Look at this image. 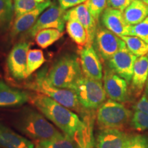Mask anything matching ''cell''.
<instances>
[{"instance_id":"cell-1","label":"cell","mask_w":148,"mask_h":148,"mask_svg":"<svg viewBox=\"0 0 148 148\" xmlns=\"http://www.w3.org/2000/svg\"><path fill=\"white\" fill-rule=\"evenodd\" d=\"M32 104L41 113L53 122L64 134L75 137L84 125L83 120L69 108L41 93L30 97Z\"/></svg>"},{"instance_id":"cell-2","label":"cell","mask_w":148,"mask_h":148,"mask_svg":"<svg viewBox=\"0 0 148 148\" xmlns=\"http://www.w3.org/2000/svg\"><path fill=\"white\" fill-rule=\"evenodd\" d=\"M83 75L79 58L75 55L66 54L52 64L46 74V78L56 87L73 90Z\"/></svg>"},{"instance_id":"cell-3","label":"cell","mask_w":148,"mask_h":148,"mask_svg":"<svg viewBox=\"0 0 148 148\" xmlns=\"http://www.w3.org/2000/svg\"><path fill=\"white\" fill-rule=\"evenodd\" d=\"M16 127L27 137L38 141L51 139L64 134L59 132L43 115L29 108L23 109L20 113Z\"/></svg>"},{"instance_id":"cell-4","label":"cell","mask_w":148,"mask_h":148,"mask_svg":"<svg viewBox=\"0 0 148 148\" xmlns=\"http://www.w3.org/2000/svg\"><path fill=\"white\" fill-rule=\"evenodd\" d=\"M27 86L38 93L48 96L66 108L77 112H81V109H83L79 104L75 90L52 86L48 82L46 78V73L44 71L37 74L34 82H30Z\"/></svg>"},{"instance_id":"cell-5","label":"cell","mask_w":148,"mask_h":148,"mask_svg":"<svg viewBox=\"0 0 148 148\" xmlns=\"http://www.w3.org/2000/svg\"><path fill=\"white\" fill-rule=\"evenodd\" d=\"M132 111L122 103L111 99L104 101L98 108L97 123L101 129H120L131 121Z\"/></svg>"},{"instance_id":"cell-6","label":"cell","mask_w":148,"mask_h":148,"mask_svg":"<svg viewBox=\"0 0 148 148\" xmlns=\"http://www.w3.org/2000/svg\"><path fill=\"white\" fill-rule=\"evenodd\" d=\"M74 90L79 104L83 109L93 110L104 102L106 94L101 80H96L83 76L79 79Z\"/></svg>"},{"instance_id":"cell-7","label":"cell","mask_w":148,"mask_h":148,"mask_svg":"<svg viewBox=\"0 0 148 148\" xmlns=\"http://www.w3.org/2000/svg\"><path fill=\"white\" fill-rule=\"evenodd\" d=\"M93 44L97 54L105 60H108L126 46L125 42L119 36L106 27H99L97 29Z\"/></svg>"},{"instance_id":"cell-8","label":"cell","mask_w":148,"mask_h":148,"mask_svg":"<svg viewBox=\"0 0 148 148\" xmlns=\"http://www.w3.org/2000/svg\"><path fill=\"white\" fill-rule=\"evenodd\" d=\"M65 11L60 8V5L56 2H52L47 9H45L34 24L29 34L32 37H35L39 31L43 29L54 28L63 32L65 19H64Z\"/></svg>"},{"instance_id":"cell-9","label":"cell","mask_w":148,"mask_h":148,"mask_svg":"<svg viewBox=\"0 0 148 148\" xmlns=\"http://www.w3.org/2000/svg\"><path fill=\"white\" fill-rule=\"evenodd\" d=\"M30 44L19 42L12 47L7 58V66L10 75L16 80L25 79L27 76V56Z\"/></svg>"},{"instance_id":"cell-10","label":"cell","mask_w":148,"mask_h":148,"mask_svg":"<svg viewBox=\"0 0 148 148\" xmlns=\"http://www.w3.org/2000/svg\"><path fill=\"white\" fill-rule=\"evenodd\" d=\"M78 53L84 76L96 80H101L103 77L102 64L93 45H86L79 48Z\"/></svg>"},{"instance_id":"cell-11","label":"cell","mask_w":148,"mask_h":148,"mask_svg":"<svg viewBox=\"0 0 148 148\" xmlns=\"http://www.w3.org/2000/svg\"><path fill=\"white\" fill-rule=\"evenodd\" d=\"M103 88L109 99L118 102H125L129 99L127 82L110 69H106L103 76Z\"/></svg>"},{"instance_id":"cell-12","label":"cell","mask_w":148,"mask_h":148,"mask_svg":"<svg viewBox=\"0 0 148 148\" xmlns=\"http://www.w3.org/2000/svg\"><path fill=\"white\" fill-rule=\"evenodd\" d=\"M136 59L137 57L132 54L125 46L109 59V69L129 82L132 79Z\"/></svg>"},{"instance_id":"cell-13","label":"cell","mask_w":148,"mask_h":148,"mask_svg":"<svg viewBox=\"0 0 148 148\" xmlns=\"http://www.w3.org/2000/svg\"><path fill=\"white\" fill-rule=\"evenodd\" d=\"M69 18H75L82 24L87 34V45H92L97 29V22L90 14L86 3H81L66 10L64 13V19L66 21Z\"/></svg>"},{"instance_id":"cell-14","label":"cell","mask_w":148,"mask_h":148,"mask_svg":"<svg viewBox=\"0 0 148 148\" xmlns=\"http://www.w3.org/2000/svg\"><path fill=\"white\" fill-rule=\"evenodd\" d=\"M101 19L105 27L117 36H130L132 25L125 21L122 11L107 7L101 14Z\"/></svg>"},{"instance_id":"cell-15","label":"cell","mask_w":148,"mask_h":148,"mask_svg":"<svg viewBox=\"0 0 148 148\" xmlns=\"http://www.w3.org/2000/svg\"><path fill=\"white\" fill-rule=\"evenodd\" d=\"M51 1H46L35 8L34 10L24 14L19 17L15 18L14 22L12 25L10 31V36L12 38L17 36L18 35L24 33L27 31L30 30V29L34 26V24L38 19L39 16L45 9L51 4Z\"/></svg>"},{"instance_id":"cell-16","label":"cell","mask_w":148,"mask_h":148,"mask_svg":"<svg viewBox=\"0 0 148 148\" xmlns=\"http://www.w3.org/2000/svg\"><path fill=\"white\" fill-rule=\"evenodd\" d=\"M129 135L119 129H103L97 138V148H125Z\"/></svg>"},{"instance_id":"cell-17","label":"cell","mask_w":148,"mask_h":148,"mask_svg":"<svg viewBox=\"0 0 148 148\" xmlns=\"http://www.w3.org/2000/svg\"><path fill=\"white\" fill-rule=\"evenodd\" d=\"M148 79V57L143 56L137 58L134 63L131 79V89L135 97L141 95Z\"/></svg>"},{"instance_id":"cell-18","label":"cell","mask_w":148,"mask_h":148,"mask_svg":"<svg viewBox=\"0 0 148 148\" xmlns=\"http://www.w3.org/2000/svg\"><path fill=\"white\" fill-rule=\"evenodd\" d=\"M28 92L9 86L0 81V106H18L29 100Z\"/></svg>"},{"instance_id":"cell-19","label":"cell","mask_w":148,"mask_h":148,"mask_svg":"<svg viewBox=\"0 0 148 148\" xmlns=\"http://www.w3.org/2000/svg\"><path fill=\"white\" fill-rule=\"evenodd\" d=\"M84 125L79 131L74 140L78 148H95V138L93 134L95 116L91 112L83 116Z\"/></svg>"},{"instance_id":"cell-20","label":"cell","mask_w":148,"mask_h":148,"mask_svg":"<svg viewBox=\"0 0 148 148\" xmlns=\"http://www.w3.org/2000/svg\"><path fill=\"white\" fill-rule=\"evenodd\" d=\"M0 147L34 148V145L32 141L11 129L0 125Z\"/></svg>"},{"instance_id":"cell-21","label":"cell","mask_w":148,"mask_h":148,"mask_svg":"<svg viewBox=\"0 0 148 148\" xmlns=\"http://www.w3.org/2000/svg\"><path fill=\"white\" fill-rule=\"evenodd\" d=\"M123 12L127 23L136 25L148 16V5L140 0H133Z\"/></svg>"},{"instance_id":"cell-22","label":"cell","mask_w":148,"mask_h":148,"mask_svg":"<svg viewBox=\"0 0 148 148\" xmlns=\"http://www.w3.org/2000/svg\"><path fill=\"white\" fill-rule=\"evenodd\" d=\"M66 30L70 38L78 45L79 48L87 45L88 37L86 29L75 18L66 20Z\"/></svg>"},{"instance_id":"cell-23","label":"cell","mask_w":148,"mask_h":148,"mask_svg":"<svg viewBox=\"0 0 148 148\" xmlns=\"http://www.w3.org/2000/svg\"><path fill=\"white\" fill-rule=\"evenodd\" d=\"M63 35V32L58 29H43L38 32L35 36V42L42 49H45L53 45L60 39Z\"/></svg>"},{"instance_id":"cell-24","label":"cell","mask_w":148,"mask_h":148,"mask_svg":"<svg viewBox=\"0 0 148 148\" xmlns=\"http://www.w3.org/2000/svg\"><path fill=\"white\" fill-rule=\"evenodd\" d=\"M36 148H78L73 138L66 134L51 139L38 140Z\"/></svg>"},{"instance_id":"cell-25","label":"cell","mask_w":148,"mask_h":148,"mask_svg":"<svg viewBox=\"0 0 148 148\" xmlns=\"http://www.w3.org/2000/svg\"><path fill=\"white\" fill-rule=\"evenodd\" d=\"M123 41L128 50L137 58L148 53V43L134 36H120Z\"/></svg>"},{"instance_id":"cell-26","label":"cell","mask_w":148,"mask_h":148,"mask_svg":"<svg viewBox=\"0 0 148 148\" xmlns=\"http://www.w3.org/2000/svg\"><path fill=\"white\" fill-rule=\"evenodd\" d=\"M14 14L12 0H0V32L8 28Z\"/></svg>"},{"instance_id":"cell-27","label":"cell","mask_w":148,"mask_h":148,"mask_svg":"<svg viewBox=\"0 0 148 148\" xmlns=\"http://www.w3.org/2000/svg\"><path fill=\"white\" fill-rule=\"evenodd\" d=\"M45 58L41 49H29L27 56V76L36 71L45 62Z\"/></svg>"},{"instance_id":"cell-28","label":"cell","mask_w":148,"mask_h":148,"mask_svg":"<svg viewBox=\"0 0 148 148\" xmlns=\"http://www.w3.org/2000/svg\"><path fill=\"white\" fill-rule=\"evenodd\" d=\"M46 0H14V11L15 18L34 10Z\"/></svg>"},{"instance_id":"cell-29","label":"cell","mask_w":148,"mask_h":148,"mask_svg":"<svg viewBox=\"0 0 148 148\" xmlns=\"http://www.w3.org/2000/svg\"><path fill=\"white\" fill-rule=\"evenodd\" d=\"M85 3L90 14L98 22L103 12L107 8V0H87Z\"/></svg>"},{"instance_id":"cell-30","label":"cell","mask_w":148,"mask_h":148,"mask_svg":"<svg viewBox=\"0 0 148 148\" xmlns=\"http://www.w3.org/2000/svg\"><path fill=\"white\" fill-rule=\"evenodd\" d=\"M131 125L136 130H148V114L135 110L130 121Z\"/></svg>"},{"instance_id":"cell-31","label":"cell","mask_w":148,"mask_h":148,"mask_svg":"<svg viewBox=\"0 0 148 148\" xmlns=\"http://www.w3.org/2000/svg\"><path fill=\"white\" fill-rule=\"evenodd\" d=\"M130 36H137L148 43V16L139 23L132 25Z\"/></svg>"},{"instance_id":"cell-32","label":"cell","mask_w":148,"mask_h":148,"mask_svg":"<svg viewBox=\"0 0 148 148\" xmlns=\"http://www.w3.org/2000/svg\"><path fill=\"white\" fill-rule=\"evenodd\" d=\"M125 148H148V136L144 134L129 135Z\"/></svg>"},{"instance_id":"cell-33","label":"cell","mask_w":148,"mask_h":148,"mask_svg":"<svg viewBox=\"0 0 148 148\" xmlns=\"http://www.w3.org/2000/svg\"><path fill=\"white\" fill-rule=\"evenodd\" d=\"M133 0H107V7L123 12Z\"/></svg>"},{"instance_id":"cell-34","label":"cell","mask_w":148,"mask_h":148,"mask_svg":"<svg viewBox=\"0 0 148 148\" xmlns=\"http://www.w3.org/2000/svg\"><path fill=\"white\" fill-rule=\"evenodd\" d=\"M86 1L87 0H58V3L60 8L66 11L67 9L77 6L81 3L86 2Z\"/></svg>"},{"instance_id":"cell-35","label":"cell","mask_w":148,"mask_h":148,"mask_svg":"<svg viewBox=\"0 0 148 148\" xmlns=\"http://www.w3.org/2000/svg\"><path fill=\"white\" fill-rule=\"evenodd\" d=\"M134 109L135 110H139L148 114V97L145 94L135 103Z\"/></svg>"},{"instance_id":"cell-36","label":"cell","mask_w":148,"mask_h":148,"mask_svg":"<svg viewBox=\"0 0 148 148\" xmlns=\"http://www.w3.org/2000/svg\"><path fill=\"white\" fill-rule=\"evenodd\" d=\"M145 95L148 97V82L146 84V88H145Z\"/></svg>"},{"instance_id":"cell-37","label":"cell","mask_w":148,"mask_h":148,"mask_svg":"<svg viewBox=\"0 0 148 148\" xmlns=\"http://www.w3.org/2000/svg\"><path fill=\"white\" fill-rule=\"evenodd\" d=\"M140 1H143V3H146V4H147V5H148V0H140Z\"/></svg>"},{"instance_id":"cell-38","label":"cell","mask_w":148,"mask_h":148,"mask_svg":"<svg viewBox=\"0 0 148 148\" xmlns=\"http://www.w3.org/2000/svg\"><path fill=\"white\" fill-rule=\"evenodd\" d=\"M147 57H148V53H147ZM147 82H148V79H147Z\"/></svg>"},{"instance_id":"cell-39","label":"cell","mask_w":148,"mask_h":148,"mask_svg":"<svg viewBox=\"0 0 148 148\" xmlns=\"http://www.w3.org/2000/svg\"><path fill=\"white\" fill-rule=\"evenodd\" d=\"M46 1H51V0H46Z\"/></svg>"}]
</instances>
